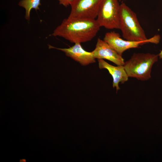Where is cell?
<instances>
[{
    "label": "cell",
    "instance_id": "11",
    "mask_svg": "<svg viewBox=\"0 0 162 162\" xmlns=\"http://www.w3.org/2000/svg\"><path fill=\"white\" fill-rule=\"evenodd\" d=\"M59 2V4L64 6L65 7L70 5L71 3L74 0H57Z\"/></svg>",
    "mask_w": 162,
    "mask_h": 162
},
{
    "label": "cell",
    "instance_id": "6",
    "mask_svg": "<svg viewBox=\"0 0 162 162\" xmlns=\"http://www.w3.org/2000/svg\"><path fill=\"white\" fill-rule=\"evenodd\" d=\"M101 0H74L68 17L80 19H95L97 17Z\"/></svg>",
    "mask_w": 162,
    "mask_h": 162
},
{
    "label": "cell",
    "instance_id": "10",
    "mask_svg": "<svg viewBox=\"0 0 162 162\" xmlns=\"http://www.w3.org/2000/svg\"><path fill=\"white\" fill-rule=\"evenodd\" d=\"M18 5L25 9V18L29 21L30 20L31 10L32 9L36 10H39V6L41 3L40 0H22L19 2Z\"/></svg>",
    "mask_w": 162,
    "mask_h": 162
},
{
    "label": "cell",
    "instance_id": "1",
    "mask_svg": "<svg viewBox=\"0 0 162 162\" xmlns=\"http://www.w3.org/2000/svg\"><path fill=\"white\" fill-rule=\"evenodd\" d=\"M100 26L95 19H74L68 18L54 30L51 35L62 37L74 43H84L93 39Z\"/></svg>",
    "mask_w": 162,
    "mask_h": 162
},
{
    "label": "cell",
    "instance_id": "2",
    "mask_svg": "<svg viewBox=\"0 0 162 162\" xmlns=\"http://www.w3.org/2000/svg\"><path fill=\"white\" fill-rule=\"evenodd\" d=\"M158 54L134 53L123 66L128 77L146 81L151 78L152 68L158 59Z\"/></svg>",
    "mask_w": 162,
    "mask_h": 162
},
{
    "label": "cell",
    "instance_id": "7",
    "mask_svg": "<svg viewBox=\"0 0 162 162\" xmlns=\"http://www.w3.org/2000/svg\"><path fill=\"white\" fill-rule=\"evenodd\" d=\"M95 58L106 59L117 65H123L124 62L122 56L107 43L99 38L97 39L95 48L92 52Z\"/></svg>",
    "mask_w": 162,
    "mask_h": 162
},
{
    "label": "cell",
    "instance_id": "5",
    "mask_svg": "<svg viewBox=\"0 0 162 162\" xmlns=\"http://www.w3.org/2000/svg\"><path fill=\"white\" fill-rule=\"evenodd\" d=\"M160 36L157 34L146 40L131 41L123 39L119 33L113 31L106 33L103 40L122 56L123 53L127 50L137 48L149 43L157 44L160 42Z\"/></svg>",
    "mask_w": 162,
    "mask_h": 162
},
{
    "label": "cell",
    "instance_id": "4",
    "mask_svg": "<svg viewBox=\"0 0 162 162\" xmlns=\"http://www.w3.org/2000/svg\"><path fill=\"white\" fill-rule=\"evenodd\" d=\"M118 0H101L96 20L100 26L107 29H119Z\"/></svg>",
    "mask_w": 162,
    "mask_h": 162
},
{
    "label": "cell",
    "instance_id": "12",
    "mask_svg": "<svg viewBox=\"0 0 162 162\" xmlns=\"http://www.w3.org/2000/svg\"><path fill=\"white\" fill-rule=\"evenodd\" d=\"M159 58L161 59H162V50L160 51L159 53L158 54Z\"/></svg>",
    "mask_w": 162,
    "mask_h": 162
},
{
    "label": "cell",
    "instance_id": "8",
    "mask_svg": "<svg viewBox=\"0 0 162 162\" xmlns=\"http://www.w3.org/2000/svg\"><path fill=\"white\" fill-rule=\"evenodd\" d=\"M80 43H75L71 47L68 48H60L48 45L49 49H55L64 52L66 55L83 66H86L96 62L92 52L85 50Z\"/></svg>",
    "mask_w": 162,
    "mask_h": 162
},
{
    "label": "cell",
    "instance_id": "9",
    "mask_svg": "<svg viewBox=\"0 0 162 162\" xmlns=\"http://www.w3.org/2000/svg\"><path fill=\"white\" fill-rule=\"evenodd\" d=\"M99 67L101 69H107L113 78L112 86L116 87V92L119 89V84H124L128 80V76L126 72L123 65H112L103 59H98Z\"/></svg>",
    "mask_w": 162,
    "mask_h": 162
},
{
    "label": "cell",
    "instance_id": "3",
    "mask_svg": "<svg viewBox=\"0 0 162 162\" xmlns=\"http://www.w3.org/2000/svg\"><path fill=\"white\" fill-rule=\"evenodd\" d=\"M119 29L125 40L138 41L148 39L136 14L124 3L120 5Z\"/></svg>",
    "mask_w": 162,
    "mask_h": 162
}]
</instances>
